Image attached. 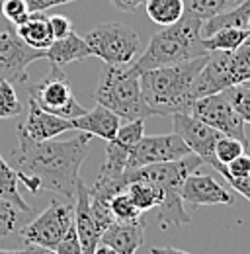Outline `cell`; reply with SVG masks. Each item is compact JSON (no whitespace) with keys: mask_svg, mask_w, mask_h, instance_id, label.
<instances>
[{"mask_svg":"<svg viewBox=\"0 0 250 254\" xmlns=\"http://www.w3.org/2000/svg\"><path fill=\"white\" fill-rule=\"evenodd\" d=\"M47 59V51L26 45L12 28L0 30V78L8 82H26L28 66Z\"/></svg>","mask_w":250,"mask_h":254,"instance_id":"obj_11","label":"cell"},{"mask_svg":"<svg viewBox=\"0 0 250 254\" xmlns=\"http://www.w3.org/2000/svg\"><path fill=\"white\" fill-rule=\"evenodd\" d=\"M227 182L237 193H241L243 197H247L250 201V174L243 176V178H227Z\"/></svg>","mask_w":250,"mask_h":254,"instance_id":"obj_38","label":"cell"},{"mask_svg":"<svg viewBox=\"0 0 250 254\" xmlns=\"http://www.w3.org/2000/svg\"><path fill=\"white\" fill-rule=\"evenodd\" d=\"M110 2L120 12H137V8L145 4V0H110Z\"/></svg>","mask_w":250,"mask_h":254,"instance_id":"obj_39","label":"cell"},{"mask_svg":"<svg viewBox=\"0 0 250 254\" xmlns=\"http://www.w3.org/2000/svg\"><path fill=\"white\" fill-rule=\"evenodd\" d=\"M18 174L16 170L10 166V162H6L4 157L0 155V197L16 203L18 207H22L24 211H33V207L24 201V197L20 195L18 190Z\"/></svg>","mask_w":250,"mask_h":254,"instance_id":"obj_26","label":"cell"},{"mask_svg":"<svg viewBox=\"0 0 250 254\" xmlns=\"http://www.w3.org/2000/svg\"><path fill=\"white\" fill-rule=\"evenodd\" d=\"M68 2H74V0H26L30 12H47L49 8L62 6V4H68Z\"/></svg>","mask_w":250,"mask_h":254,"instance_id":"obj_37","label":"cell"},{"mask_svg":"<svg viewBox=\"0 0 250 254\" xmlns=\"http://www.w3.org/2000/svg\"><path fill=\"white\" fill-rule=\"evenodd\" d=\"M247 37H249V32L245 28H221L211 35L203 37V47L207 53H211V51H235Z\"/></svg>","mask_w":250,"mask_h":254,"instance_id":"obj_24","label":"cell"},{"mask_svg":"<svg viewBox=\"0 0 250 254\" xmlns=\"http://www.w3.org/2000/svg\"><path fill=\"white\" fill-rule=\"evenodd\" d=\"M28 254H51L49 251H43V249H30Z\"/></svg>","mask_w":250,"mask_h":254,"instance_id":"obj_43","label":"cell"},{"mask_svg":"<svg viewBox=\"0 0 250 254\" xmlns=\"http://www.w3.org/2000/svg\"><path fill=\"white\" fill-rule=\"evenodd\" d=\"M88 57H92V51H90L86 39L76 35L74 32H70L62 39H55L51 43V47L47 49V59L51 61V64L61 66V68L68 63L84 61Z\"/></svg>","mask_w":250,"mask_h":254,"instance_id":"obj_19","label":"cell"},{"mask_svg":"<svg viewBox=\"0 0 250 254\" xmlns=\"http://www.w3.org/2000/svg\"><path fill=\"white\" fill-rule=\"evenodd\" d=\"M127 193L129 197L135 201V205L145 213V211H151L156 209L158 203L162 201V190L153 184V182H147V180H133L127 184Z\"/></svg>","mask_w":250,"mask_h":254,"instance_id":"obj_23","label":"cell"},{"mask_svg":"<svg viewBox=\"0 0 250 254\" xmlns=\"http://www.w3.org/2000/svg\"><path fill=\"white\" fill-rule=\"evenodd\" d=\"M96 102L118 114L125 122L133 120H147L153 118L155 112L145 104L141 96L139 74L125 66L108 64L98 88H96Z\"/></svg>","mask_w":250,"mask_h":254,"instance_id":"obj_5","label":"cell"},{"mask_svg":"<svg viewBox=\"0 0 250 254\" xmlns=\"http://www.w3.org/2000/svg\"><path fill=\"white\" fill-rule=\"evenodd\" d=\"M18 147L10 153V166L18 180L31 191L47 190L74 201L76 186L80 182V166L90 153V133H78L68 141H35L20 127Z\"/></svg>","mask_w":250,"mask_h":254,"instance_id":"obj_1","label":"cell"},{"mask_svg":"<svg viewBox=\"0 0 250 254\" xmlns=\"http://www.w3.org/2000/svg\"><path fill=\"white\" fill-rule=\"evenodd\" d=\"M31 215L33 211H24L16 203L0 197V241L14 233H20V229L30 221Z\"/></svg>","mask_w":250,"mask_h":254,"instance_id":"obj_22","label":"cell"},{"mask_svg":"<svg viewBox=\"0 0 250 254\" xmlns=\"http://www.w3.org/2000/svg\"><path fill=\"white\" fill-rule=\"evenodd\" d=\"M189 116L201 120L203 124H207L213 129L221 131L223 135L241 139L245 145H249V137L245 133V122L237 114V110L233 108V104L229 102L225 92L197 98L193 102V106H191V114Z\"/></svg>","mask_w":250,"mask_h":254,"instance_id":"obj_10","label":"cell"},{"mask_svg":"<svg viewBox=\"0 0 250 254\" xmlns=\"http://www.w3.org/2000/svg\"><path fill=\"white\" fill-rule=\"evenodd\" d=\"M92 254H118V253H116L112 247H108V245H102V243H100V245L94 249Z\"/></svg>","mask_w":250,"mask_h":254,"instance_id":"obj_41","label":"cell"},{"mask_svg":"<svg viewBox=\"0 0 250 254\" xmlns=\"http://www.w3.org/2000/svg\"><path fill=\"white\" fill-rule=\"evenodd\" d=\"M49 26H51V33H53L55 39H62V37H66L68 33L72 32V22L62 14L49 16Z\"/></svg>","mask_w":250,"mask_h":254,"instance_id":"obj_36","label":"cell"},{"mask_svg":"<svg viewBox=\"0 0 250 254\" xmlns=\"http://www.w3.org/2000/svg\"><path fill=\"white\" fill-rule=\"evenodd\" d=\"M170 118H172L174 133H178L184 139L189 151L203 160V164H209L221 176H225L227 166L215 159V145L223 133L189 114H172Z\"/></svg>","mask_w":250,"mask_h":254,"instance_id":"obj_9","label":"cell"},{"mask_svg":"<svg viewBox=\"0 0 250 254\" xmlns=\"http://www.w3.org/2000/svg\"><path fill=\"white\" fill-rule=\"evenodd\" d=\"M143 135H145V120H133V122H127L124 126H120L118 135L114 139L127 149H133L141 141Z\"/></svg>","mask_w":250,"mask_h":254,"instance_id":"obj_33","label":"cell"},{"mask_svg":"<svg viewBox=\"0 0 250 254\" xmlns=\"http://www.w3.org/2000/svg\"><path fill=\"white\" fill-rule=\"evenodd\" d=\"M249 82H250V80H249Z\"/></svg>","mask_w":250,"mask_h":254,"instance_id":"obj_47","label":"cell"},{"mask_svg":"<svg viewBox=\"0 0 250 254\" xmlns=\"http://www.w3.org/2000/svg\"><path fill=\"white\" fill-rule=\"evenodd\" d=\"M30 249H26V251H8V249H0V254H28Z\"/></svg>","mask_w":250,"mask_h":254,"instance_id":"obj_42","label":"cell"},{"mask_svg":"<svg viewBox=\"0 0 250 254\" xmlns=\"http://www.w3.org/2000/svg\"><path fill=\"white\" fill-rule=\"evenodd\" d=\"M22 102L16 94L12 82L0 78V120L18 118L22 114Z\"/></svg>","mask_w":250,"mask_h":254,"instance_id":"obj_28","label":"cell"},{"mask_svg":"<svg viewBox=\"0 0 250 254\" xmlns=\"http://www.w3.org/2000/svg\"><path fill=\"white\" fill-rule=\"evenodd\" d=\"M227 59H229V51H211L209 53L203 68L199 70V74L195 76V80L191 84L193 100L209 94H217V92L227 90L229 86H233L231 76H229Z\"/></svg>","mask_w":250,"mask_h":254,"instance_id":"obj_14","label":"cell"},{"mask_svg":"<svg viewBox=\"0 0 250 254\" xmlns=\"http://www.w3.org/2000/svg\"><path fill=\"white\" fill-rule=\"evenodd\" d=\"M201 26L203 20H199L197 16L186 10L178 22L170 26H162V30L151 37L143 55H139V59L129 64V68L141 74L151 68L184 63L207 55L203 47Z\"/></svg>","mask_w":250,"mask_h":254,"instance_id":"obj_3","label":"cell"},{"mask_svg":"<svg viewBox=\"0 0 250 254\" xmlns=\"http://www.w3.org/2000/svg\"><path fill=\"white\" fill-rule=\"evenodd\" d=\"M92 57H100L106 64L125 66L135 61L141 39L129 26L118 22H106L98 24L84 35Z\"/></svg>","mask_w":250,"mask_h":254,"instance_id":"obj_7","label":"cell"},{"mask_svg":"<svg viewBox=\"0 0 250 254\" xmlns=\"http://www.w3.org/2000/svg\"><path fill=\"white\" fill-rule=\"evenodd\" d=\"M102 245L112 247L118 254H135L145 243V221L143 217L133 221H114L106 227L100 239Z\"/></svg>","mask_w":250,"mask_h":254,"instance_id":"obj_17","label":"cell"},{"mask_svg":"<svg viewBox=\"0 0 250 254\" xmlns=\"http://www.w3.org/2000/svg\"><path fill=\"white\" fill-rule=\"evenodd\" d=\"M147 16L158 26H170L178 22L186 12L184 0H145Z\"/></svg>","mask_w":250,"mask_h":254,"instance_id":"obj_21","label":"cell"},{"mask_svg":"<svg viewBox=\"0 0 250 254\" xmlns=\"http://www.w3.org/2000/svg\"><path fill=\"white\" fill-rule=\"evenodd\" d=\"M74 229L78 235V241L82 245V253L92 254L94 249L100 245L102 239V227L94 219L88 203V188L80 180L76 186V195H74Z\"/></svg>","mask_w":250,"mask_h":254,"instance_id":"obj_15","label":"cell"},{"mask_svg":"<svg viewBox=\"0 0 250 254\" xmlns=\"http://www.w3.org/2000/svg\"><path fill=\"white\" fill-rule=\"evenodd\" d=\"M0 4H2V0H0ZM0 16H2V14H0Z\"/></svg>","mask_w":250,"mask_h":254,"instance_id":"obj_45","label":"cell"},{"mask_svg":"<svg viewBox=\"0 0 250 254\" xmlns=\"http://www.w3.org/2000/svg\"><path fill=\"white\" fill-rule=\"evenodd\" d=\"M0 14L6 18V22H10L14 28L24 24L30 18V8L26 4V0H2L0 4Z\"/></svg>","mask_w":250,"mask_h":254,"instance_id":"obj_32","label":"cell"},{"mask_svg":"<svg viewBox=\"0 0 250 254\" xmlns=\"http://www.w3.org/2000/svg\"><path fill=\"white\" fill-rule=\"evenodd\" d=\"M207 57L209 53L191 61L158 66L139 74L141 96L155 116L191 114V106L195 102L191 96V84Z\"/></svg>","mask_w":250,"mask_h":254,"instance_id":"obj_2","label":"cell"},{"mask_svg":"<svg viewBox=\"0 0 250 254\" xmlns=\"http://www.w3.org/2000/svg\"><path fill=\"white\" fill-rule=\"evenodd\" d=\"M249 145H245L241 139H235V137H229V135H221L215 145V159L221 162V164H229L231 160H235L239 155L245 153Z\"/></svg>","mask_w":250,"mask_h":254,"instance_id":"obj_31","label":"cell"},{"mask_svg":"<svg viewBox=\"0 0 250 254\" xmlns=\"http://www.w3.org/2000/svg\"><path fill=\"white\" fill-rule=\"evenodd\" d=\"M203 160L197 155H188L180 160H170V162H156L147 164L139 168H127V182L133 180H147L156 184L162 190V201L156 207L158 213V225L160 229H170V227H182L191 221L184 207L182 199V184L191 172H195Z\"/></svg>","mask_w":250,"mask_h":254,"instance_id":"obj_4","label":"cell"},{"mask_svg":"<svg viewBox=\"0 0 250 254\" xmlns=\"http://www.w3.org/2000/svg\"><path fill=\"white\" fill-rule=\"evenodd\" d=\"M53 254H84L82 253V245H80V241H78V235H76L74 225L68 229V233L64 235V239L57 245V249L53 251Z\"/></svg>","mask_w":250,"mask_h":254,"instance_id":"obj_34","label":"cell"},{"mask_svg":"<svg viewBox=\"0 0 250 254\" xmlns=\"http://www.w3.org/2000/svg\"><path fill=\"white\" fill-rule=\"evenodd\" d=\"M51 254H53V253H51Z\"/></svg>","mask_w":250,"mask_h":254,"instance_id":"obj_48","label":"cell"},{"mask_svg":"<svg viewBox=\"0 0 250 254\" xmlns=\"http://www.w3.org/2000/svg\"><path fill=\"white\" fill-rule=\"evenodd\" d=\"M182 199L184 203H189L191 207H201V205H231L235 197L231 191H227L213 176L209 174H199L197 170L191 172L182 184Z\"/></svg>","mask_w":250,"mask_h":254,"instance_id":"obj_13","label":"cell"},{"mask_svg":"<svg viewBox=\"0 0 250 254\" xmlns=\"http://www.w3.org/2000/svg\"><path fill=\"white\" fill-rule=\"evenodd\" d=\"M110 209H112V215L116 221H133V219L143 217V211L135 205V201L129 197L127 191H122L112 197Z\"/></svg>","mask_w":250,"mask_h":254,"instance_id":"obj_29","label":"cell"},{"mask_svg":"<svg viewBox=\"0 0 250 254\" xmlns=\"http://www.w3.org/2000/svg\"><path fill=\"white\" fill-rule=\"evenodd\" d=\"M28 94L41 110L64 120H74L86 112L76 102L66 74L62 72L61 66L55 64L51 66V72L43 80H39L33 86H28Z\"/></svg>","mask_w":250,"mask_h":254,"instance_id":"obj_8","label":"cell"},{"mask_svg":"<svg viewBox=\"0 0 250 254\" xmlns=\"http://www.w3.org/2000/svg\"><path fill=\"white\" fill-rule=\"evenodd\" d=\"M70 122H72V129L90 133L92 137H100L104 141H112L122 126V118L102 104H96V108H92L90 112H84L82 116Z\"/></svg>","mask_w":250,"mask_h":254,"instance_id":"obj_18","label":"cell"},{"mask_svg":"<svg viewBox=\"0 0 250 254\" xmlns=\"http://www.w3.org/2000/svg\"><path fill=\"white\" fill-rule=\"evenodd\" d=\"M74 225V201H51L45 211L33 217L20 229L22 243L28 249H43L53 253Z\"/></svg>","mask_w":250,"mask_h":254,"instance_id":"obj_6","label":"cell"},{"mask_svg":"<svg viewBox=\"0 0 250 254\" xmlns=\"http://www.w3.org/2000/svg\"><path fill=\"white\" fill-rule=\"evenodd\" d=\"M247 32H249V35H250V20H249V24H247Z\"/></svg>","mask_w":250,"mask_h":254,"instance_id":"obj_44","label":"cell"},{"mask_svg":"<svg viewBox=\"0 0 250 254\" xmlns=\"http://www.w3.org/2000/svg\"><path fill=\"white\" fill-rule=\"evenodd\" d=\"M191 155L189 147L178 133L168 135H143L141 141L131 149L127 168H139L156 162H170L180 160Z\"/></svg>","mask_w":250,"mask_h":254,"instance_id":"obj_12","label":"cell"},{"mask_svg":"<svg viewBox=\"0 0 250 254\" xmlns=\"http://www.w3.org/2000/svg\"><path fill=\"white\" fill-rule=\"evenodd\" d=\"M223 92L229 98V102L233 104V108L237 110V114L243 118V122L250 124V82L229 86Z\"/></svg>","mask_w":250,"mask_h":254,"instance_id":"obj_30","label":"cell"},{"mask_svg":"<svg viewBox=\"0 0 250 254\" xmlns=\"http://www.w3.org/2000/svg\"><path fill=\"white\" fill-rule=\"evenodd\" d=\"M227 66H229V76L233 86L250 80V35L235 51H229Z\"/></svg>","mask_w":250,"mask_h":254,"instance_id":"obj_25","label":"cell"},{"mask_svg":"<svg viewBox=\"0 0 250 254\" xmlns=\"http://www.w3.org/2000/svg\"><path fill=\"white\" fill-rule=\"evenodd\" d=\"M151 254H189L186 251H180V249H172V247H153L151 249Z\"/></svg>","mask_w":250,"mask_h":254,"instance_id":"obj_40","label":"cell"},{"mask_svg":"<svg viewBox=\"0 0 250 254\" xmlns=\"http://www.w3.org/2000/svg\"><path fill=\"white\" fill-rule=\"evenodd\" d=\"M184 2H186V0H184Z\"/></svg>","mask_w":250,"mask_h":254,"instance_id":"obj_46","label":"cell"},{"mask_svg":"<svg viewBox=\"0 0 250 254\" xmlns=\"http://www.w3.org/2000/svg\"><path fill=\"white\" fill-rule=\"evenodd\" d=\"M28 116L24 122H20L18 127L35 141H47V139H55L57 135H61L64 131L72 129V122L64 120L59 116H53L45 110H41L33 100H28Z\"/></svg>","mask_w":250,"mask_h":254,"instance_id":"obj_16","label":"cell"},{"mask_svg":"<svg viewBox=\"0 0 250 254\" xmlns=\"http://www.w3.org/2000/svg\"><path fill=\"white\" fill-rule=\"evenodd\" d=\"M16 35L33 49H41L47 51L51 47V43L55 41L53 33H51V26H49V16L45 12H31L30 18L16 26Z\"/></svg>","mask_w":250,"mask_h":254,"instance_id":"obj_20","label":"cell"},{"mask_svg":"<svg viewBox=\"0 0 250 254\" xmlns=\"http://www.w3.org/2000/svg\"><path fill=\"white\" fill-rule=\"evenodd\" d=\"M241 2L243 0H186V10L205 22L217 14H223V12L239 6Z\"/></svg>","mask_w":250,"mask_h":254,"instance_id":"obj_27","label":"cell"},{"mask_svg":"<svg viewBox=\"0 0 250 254\" xmlns=\"http://www.w3.org/2000/svg\"><path fill=\"white\" fill-rule=\"evenodd\" d=\"M250 174V157L247 153L239 155L235 160H231L227 164V172H225V180L227 178H243V176H249Z\"/></svg>","mask_w":250,"mask_h":254,"instance_id":"obj_35","label":"cell"}]
</instances>
